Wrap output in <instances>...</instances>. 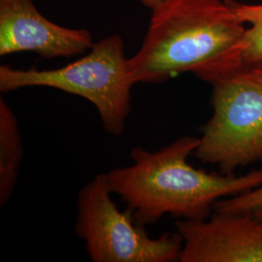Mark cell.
<instances>
[{"label":"cell","instance_id":"30bf717a","mask_svg":"<svg viewBox=\"0 0 262 262\" xmlns=\"http://www.w3.org/2000/svg\"><path fill=\"white\" fill-rule=\"evenodd\" d=\"M213 211L262 213V186L255 187L248 192L216 201Z\"/></svg>","mask_w":262,"mask_h":262},{"label":"cell","instance_id":"7a4b0ae2","mask_svg":"<svg viewBox=\"0 0 262 262\" xmlns=\"http://www.w3.org/2000/svg\"><path fill=\"white\" fill-rule=\"evenodd\" d=\"M139 51L128 58L133 84H159L215 64L243 38L232 0H164L151 10Z\"/></svg>","mask_w":262,"mask_h":262},{"label":"cell","instance_id":"9c48e42d","mask_svg":"<svg viewBox=\"0 0 262 262\" xmlns=\"http://www.w3.org/2000/svg\"><path fill=\"white\" fill-rule=\"evenodd\" d=\"M23 159L19 123L12 109L0 97V205L4 206L16 187Z\"/></svg>","mask_w":262,"mask_h":262},{"label":"cell","instance_id":"6da1fadb","mask_svg":"<svg viewBox=\"0 0 262 262\" xmlns=\"http://www.w3.org/2000/svg\"><path fill=\"white\" fill-rule=\"evenodd\" d=\"M198 144L199 138L186 135L156 151L136 147L131 165L107 173L113 193L138 225L155 224L165 215L204 220L216 201L262 186V169L236 176L194 168L187 159Z\"/></svg>","mask_w":262,"mask_h":262},{"label":"cell","instance_id":"5b68a950","mask_svg":"<svg viewBox=\"0 0 262 262\" xmlns=\"http://www.w3.org/2000/svg\"><path fill=\"white\" fill-rule=\"evenodd\" d=\"M213 86V115L193 156L224 174L262 161V84L245 70L220 76Z\"/></svg>","mask_w":262,"mask_h":262},{"label":"cell","instance_id":"8fae6325","mask_svg":"<svg viewBox=\"0 0 262 262\" xmlns=\"http://www.w3.org/2000/svg\"><path fill=\"white\" fill-rule=\"evenodd\" d=\"M242 70H245L255 81H257L259 84H262V63H258Z\"/></svg>","mask_w":262,"mask_h":262},{"label":"cell","instance_id":"52a82bcc","mask_svg":"<svg viewBox=\"0 0 262 262\" xmlns=\"http://www.w3.org/2000/svg\"><path fill=\"white\" fill-rule=\"evenodd\" d=\"M94 41L85 29L63 28L39 13L33 0H0V56L33 52L44 58L84 54Z\"/></svg>","mask_w":262,"mask_h":262},{"label":"cell","instance_id":"3957f363","mask_svg":"<svg viewBox=\"0 0 262 262\" xmlns=\"http://www.w3.org/2000/svg\"><path fill=\"white\" fill-rule=\"evenodd\" d=\"M128 58L122 38L112 35L94 43L86 56L68 66L28 70L0 66V91L43 86L74 94L90 101L97 110L104 130L122 135L130 113L131 88Z\"/></svg>","mask_w":262,"mask_h":262},{"label":"cell","instance_id":"7c38bea8","mask_svg":"<svg viewBox=\"0 0 262 262\" xmlns=\"http://www.w3.org/2000/svg\"><path fill=\"white\" fill-rule=\"evenodd\" d=\"M143 5H145L147 8L154 10L159 6L160 3H162L164 0H139Z\"/></svg>","mask_w":262,"mask_h":262},{"label":"cell","instance_id":"277c9868","mask_svg":"<svg viewBox=\"0 0 262 262\" xmlns=\"http://www.w3.org/2000/svg\"><path fill=\"white\" fill-rule=\"evenodd\" d=\"M107 173H99L81 188L75 232L94 262L179 261L183 239L178 231L151 238L129 211L113 201Z\"/></svg>","mask_w":262,"mask_h":262},{"label":"cell","instance_id":"8992f818","mask_svg":"<svg viewBox=\"0 0 262 262\" xmlns=\"http://www.w3.org/2000/svg\"><path fill=\"white\" fill-rule=\"evenodd\" d=\"M181 262H262V213L213 211L204 220H178Z\"/></svg>","mask_w":262,"mask_h":262},{"label":"cell","instance_id":"ba28073f","mask_svg":"<svg viewBox=\"0 0 262 262\" xmlns=\"http://www.w3.org/2000/svg\"><path fill=\"white\" fill-rule=\"evenodd\" d=\"M232 3L238 17L251 28L246 29L241 41L224 59L201 73L200 79L207 83L220 76L262 63V4H242L234 0Z\"/></svg>","mask_w":262,"mask_h":262}]
</instances>
